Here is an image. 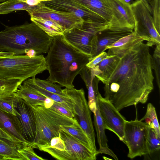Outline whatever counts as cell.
Wrapping results in <instances>:
<instances>
[{"instance_id":"obj_1","label":"cell","mask_w":160,"mask_h":160,"mask_svg":"<svg viewBox=\"0 0 160 160\" xmlns=\"http://www.w3.org/2000/svg\"><path fill=\"white\" fill-rule=\"evenodd\" d=\"M145 37L134 33L123 43L109 48L107 55L119 60L105 84V98L120 111L139 103H145L154 88L152 56Z\"/></svg>"},{"instance_id":"obj_2","label":"cell","mask_w":160,"mask_h":160,"mask_svg":"<svg viewBox=\"0 0 160 160\" xmlns=\"http://www.w3.org/2000/svg\"><path fill=\"white\" fill-rule=\"evenodd\" d=\"M53 38L45 58L49 73L47 80L67 88H73L75 78L86 66L91 57L67 42L62 35Z\"/></svg>"},{"instance_id":"obj_3","label":"cell","mask_w":160,"mask_h":160,"mask_svg":"<svg viewBox=\"0 0 160 160\" xmlns=\"http://www.w3.org/2000/svg\"><path fill=\"white\" fill-rule=\"evenodd\" d=\"M53 39L32 22L5 26V29L0 31V52L20 55L33 50L37 55H41L47 53Z\"/></svg>"},{"instance_id":"obj_4","label":"cell","mask_w":160,"mask_h":160,"mask_svg":"<svg viewBox=\"0 0 160 160\" xmlns=\"http://www.w3.org/2000/svg\"><path fill=\"white\" fill-rule=\"evenodd\" d=\"M47 70L42 54L30 57L25 55H0V79H19L22 82Z\"/></svg>"},{"instance_id":"obj_5","label":"cell","mask_w":160,"mask_h":160,"mask_svg":"<svg viewBox=\"0 0 160 160\" xmlns=\"http://www.w3.org/2000/svg\"><path fill=\"white\" fill-rule=\"evenodd\" d=\"M32 107L36 126V136L32 143L33 148L49 146L52 138L59 137L61 126L70 125L74 121V119L69 118L51 108L42 106Z\"/></svg>"},{"instance_id":"obj_6","label":"cell","mask_w":160,"mask_h":160,"mask_svg":"<svg viewBox=\"0 0 160 160\" xmlns=\"http://www.w3.org/2000/svg\"><path fill=\"white\" fill-rule=\"evenodd\" d=\"M111 28L109 24L92 21H84L63 33L65 41L75 49L91 57L92 43L94 36L99 32Z\"/></svg>"},{"instance_id":"obj_7","label":"cell","mask_w":160,"mask_h":160,"mask_svg":"<svg viewBox=\"0 0 160 160\" xmlns=\"http://www.w3.org/2000/svg\"><path fill=\"white\" fill-rule=\"evenodd\" d=\"M62 91L71 100L73 107L74 118L78 121L87 135L92 151L98 154L91 110L86 99L84 90L82 88L78 90L73 88H65Z\"/></svg>"},{"instance_id":"obj_8","label":"cell","mask_w":160,"mask_h":160,"mask_svg":"<svg viewBox=\"0 0 160 160\" xmlns=\"http://www.w3.org/2000/svg\"><path fill=\"white\" fill-rule=\"evenodd\" d=\"M148 125L140 120L125 121L124 143L128 149V158L131 159L149 154L147 144Z\"/></svg>"},{"instance_id":"obj_9","label":"cell","mask_w":160,"mask_h":160,"mask_svg":"<svg viewBox=\"0 0 160 160\" xmlns=\"http://www.w3.org/2000/svg\"><path fill=\"white\" fill-rule=\"evenodd\" d=\"M134 17V30L139 35L147 37L146 43L149 47L160 44V33L154 25L150 12L141 1L136 0L130 5Z\"/></svg>"},{"instance_id":"obj_10","label":"cell","mask_w":160,"mask_h":160,"mask_svg":"<svg viewBox=\"0 0 160 160\" xmlns=\"http://www.w3.org/2000/svg\"><path fill=\"white\" fill-rule=\"evenodd\" d=\"M96 103L105 129L113 132L124 143L125 118L109 100L102 97L100 93L97 98Z\"/></svg>"},{"instance_id":"obj_11","label":"cell","mask_w":160,"mask_h":160,"mask_svg":"<svg viewBox=\"0 0 160 160\" xmlns=\"http://www.w3.org/2000/svg\"><path fill=\"white\" fill-rule=\"evenodd\" d=\"M30 17H40L52 20L60 25L64 33L71 30L84 21L74 14L55 10L46 6L42 2L28 12Z\"/></svg>"},{"instance_id":"obj_12","label":"cell","mask_w":160,"mask_h":160,"mask_svg":"<svg viewBox=\"0 0 160 160\" xmlns=\"http://www.w3.org/2000/svg\"><path fill=\"white\" fill-rule=\"evenodd\" d=\"M0 133L2 138L22 147L25 145L32 147V143L25 138L21 124L18 116L0 110Z\"/></svg>"},{"instance_id":"obj_13","label":"cell","mask_w":160,"mask_h":160,"mask_svg":"<svg viewBox=\"0 0 160 160\" xmlns=\"http://www.w3.org/2000/svg\"><path fill=\"white\" fill-rule=\"evenodd\" d=\"M42 2L50 8L57 10L72 13L82 18L85 21L90 20L108 23L97 14L72 0H51Z\"/></svg>"},{"instance_id":"obj_14","label":"cell","mask_w":160,"mask_h":160,"mask_svg":"<svg viewBox=\"0 0 160 160\" xmlns=\"http://www.w3.org/2000/svg\"><path fill=\"white\" fill-rule=\"evenodd\" d=\"M104 1L113 14L118 28L134 30L135 22L130 5L125 3L122 0Z\"/></svg>"},{"instance_id":"obj_15","label":"cell","mask_w":160,"mask_h":160,"mask_svg":"<svg viewBox=\"0 0 160 160\" xmlns=\"http://www.w3.org/2000/svg\"><path fill=\"white\" fill-rule=\"evenodd\" d=\"M17 109L25 139L31 143L36 134V126L32 107L18 97Z\"/></svg>"},{"instance_id":"obj_16","label":"cell","mask_w":160,"mask_h":160,"mask_svg":"<svg viewBox=\"0 0 160 160\" xmlns=\"http://www.w3.org/2000/svg\"><path fill=\"white\" fill-rule=\"evenodd\" d=\"M133 31L128 28H108L99 32L96 35L95 48L90 59L104 51L107 47L130 34Z\"/></svg>"},{"instance_id":"obj_17","label":"cell","mask_w":160,"mask_h":160,"mask_svg":"<svg viewBox=\"0 0 160 160\" xmlns=\"http://www.w3.org/2000/svg\"><path fill=\"white\" fill-rule=\"evenodd\" d=\"M59 137L64 141L66 149L73 160H95L97 153L89 150L72 135L60 129Z\"/></svg>"},{"instance_id":"obj_18","label":"cell","mask_w":160,"mask_h":160,"mask_svg":"<svg viewBox=\"0 0 160 160\" xmlns=\"http://www.w3.org/2000/svg\"><path fill=\"white\" fill-rule=\"evenodd\" d=\"M79 74L88 90L89 107L91 111L94 114L96 109L97 98L100 93L98 86L100 81L94 75L91 68L86 66Z\"/></svg>"},{"instance_id":"obj_19","label":"cell","mask_w":160,"mask_h":160,"mask_svg":"<svg viewBox=\"0 0 160 160\" xmlns=\"http://www.w3.org/2000/svg\"><path fill=\"white\" fill-rule=\"evenodd\" d=\"M97 14L110 24L111 28H118L113 14L104 0H72Z\"/></svg>"},{"instance_id":"obj_20","label":"cell","mask_w":160,"mask_h":160,"mask_svg":"<svg viewBox=\"0 0 160 160\" xmlns=\"http://www.w3.org/2000/svg\"><path fill=\"white\" fill-rule=\"evenodd\" d=\"M119 60V57L117 55L112 54L108 56L95 67L91 68L95 76L105 84Z\"/></svg>"},{"instance_id":"obj_21","label":"cell","mask_w":160,"mask_h":160,"mask_svg":"<svg viewBox=\"0 0 160 160\" xmlns=\"http://www.w3.org/2000/svg\"><path fill=\"white\" fill-rule=\"evenodd\" d=\"M94 114V124L99 147V149L97 151L98 154H107L112 157L114 159L118 160L117 156L108 147V139L105 133V129L97 103L95 112Z\"/></svg>"},{"instance_id":"obj_22","label":"cell","mask_w":160,"mask_h":160,"mask_svg":"<svg viewBox=\"0 0 160 160\" xmlns=\"http://www.w3.org/2000/svg\"><path fill=\"white\" fill-rule=\"evenodd\" d=\"M41 151L46 152L59 160H73L66 149L64 141L59 137H55L51 140L50 145L39 148Z\"/></svg>"},{"instance_id":"obj_23","label":"cell","mask_w":160,"mask_h":160,"mask_svg":"<svg viewBox=\"0 0 160 160\" xmlns=\"http://www.w3.org/2000/svg\"><path fill=\"white\" fill-rule=\"evenodd\" d=\"M23 85L32 89L46 97L49 98L54 101L61 104L71 111L73 113V109L71 99L68 97H63L48 91L38 86L35 84L33 77L23 82Z\"/></svg>"},{"instance_id":"obj_24","label":"cell","mask_w":160,"mask_h":160,"mask_svg":"<svg viewBox=\"0 0 160 160\" xmlns=\"http://www.w3.org/2000/svg\"><path fill=\"white\" fill-rule=\"evenodd\" d=\"M15 93L17 96L32 106H44L46 97L23 84L19 85Z\"/></svg>"},{"instance_id":"obj_25","label":"cell","mask_w":160,"mask_h":160,"mask_svg":"<svg viewBox=\"0 0 160 160\" xmlns=\"http://www.w3.org/2000/svg\"><path fill=\"white\" fill-rule=\"evenodd\" d=\"M22 147L0 138V158L1 160H25L18 150Z\"/></svg>"},{"instance_id":"obj_26","label":"cell","mask_w":160,"mask_h":160,"mask_svg":"<svg viewBox=\"0 0 160 160\" xmlns=\"http://www.w3.org/2000/svg\"><path fill=\"white\" fill-rule=\"evenodd\" d=\"M30 20L47 34L52 37L63 35L64 33L62 26L52 20L32 17H30Z\"/></svg>"},{"instance_id":"obj_27","label":"cell","mask_w":160,"mask_h":160,"mask_svg":"<svg viewBox=\"0 0 160 160\" xmlns=\"http://www.w3.org/2000/svg\"><path fill=\"white\" fill-rule=\"evenodd\" d=\"M74 119V121L72 124L61 126V129L76 138L83 145L92 151L89 140L87 135L78 121L75 118Z\"/></svg>"},{"instance_id":"obj_28","label":"cell","mask_w":160,"mask_h":160,"mask_svg":"<svg viewBox=\"0 0 160 160\" xmlns=\"http://www.w3.org/2000/svg\"><path fill=\"white\" fill-rule=\"evenodd\" d=\"M18 97L15 92L0 95V110L16 116L19 114L17 108Z\"/></svg>"},{"instance_id":"obj_29","label":"cell","mask_w":160,"mask_h":160,"mask_svg":"<svg viewBox=\"0 0 160 160\" xmlns=\"http://www.w3.org/2000/svg\"><path fill=\"white\" fill-rule=\"evenodd\" d=\"M35 6H30L18 0H9L2 2L0 5V14H8L19 10H25L28 12L33 9Z\"/></svg>"},{"instance_id":"obj_30","label":"cell","mask_w":160,"mask_h":160,"mask_svg":"<svg viewBox=\"0 0 160 160\" xmlns=\"http://www.w3.org/2000/svg\"><path fill=\"white\" fill-rule=\"evenodd\" d=\"M145 121L150 127L152 128L157 134L160 137V128L155 108L151 103L148 104L146 114L140 120Z\"/></svg>"},{"instance_id":"obj_31","label":"cell","mask_w":160,"mask_h":160,"mask_svg":"<svg viewBox=\"0 0 160 160\" xmlns=\"http://www.w3.org/2000/svg\"><path fill=\"white\" fill-rule=\"evenodd\" d=\"M33 80L36 84L39 87L52 93L59 95L61 96L68 97L64 93L60 85L55 84V83L46 80H42L36 78L35 76L33 77Z\"/></svg>"},{"instance_id":"obj_32","label":"cell","mask_w":160,"mask_h":160,"mask_svg":"<svg viewBox=\"0 0 160 160\" xmlns=\"http://www.w3.org/2000/svg\"><path fill=\"white\" fill-rule=\"evenodd\" d=\"M147 144L149 154L157 151L160 148V137L154 130L148 125L147 135Z\"/></svg>"},{"instance_id":"obj_33","label":"cell","mask_w":160,"mask_h":160,"mask_svg":"<svg viewBox=\"0 0 160 160\" xmlns=\"http://www.w3.org/2000/svg\"><path fill=\"white\" fill-rule=\"evenodd\" d=\"M22 82L19 79H0V95L15 92Z\"/></svg>"},{"instance_id":"obj_34","label":"cell","mask_w":160,"mask_h":160,"mask_svg":"<svg viewBox=\"0 0 160 160\" xmlns=\"http://www.w3.org/2000/svg\"><path fill=\"white\" fill-rule=\"evenodd\" d=\"M156 46L154 54L152 56V66L153 69L155 72L158 85L160 90V44Z\"/></svg>"},{"instance_id":"obj_35","label":"cell","mask_w":160,"mask_h":160,"mask_svg":"<svg viewBox=\"0 0 160 160\" xmlns=\"http://www.w3.org/2000/svg\"><path fill=\"white\" fill-rule=\"evenodd\" d=\"M149 5L154 25L158 31L160 33V0H153Z\"/></svg>"},{"instance_id":"obj_36","label":"cell","mask_w":160,"mask_h":160,"mask_svg":"<svg viewBox=\"0 0 160 160\" xmlns=\"http://www.w3.org/2000/svg\"><path fill=\"white\" fill-rule=\"evenodd\" d=\"M19 152L24 158L25 160H47L37 155L31 146L25 145L18 150Z\"/></svg>"},{"instance_id":"obj_37","label":"cell","mask_w":160,"mask_h":160,"mask_svg":"<svg viewBox=\"0 0 160 160\" xmlns=\"http://www.w3.org/2000/svg\"><path fill=\"white\" fill-rule=\"evenodd\" d=\"M50 108L54 110L69 118L74 119L73 113L58 102L54 101L53 105Z\"/></svg>"},{"instance_id":"obj_38","label":"cell","mask_w":160,"mask_h":160,"mask_svg":"<svg viewBox=\"0 0 160 160\" xmlns=\"http://www.w3.org/2000/svg\"><path fill=\"white\" fill-rule=\"evenodd\" d=\"M108 56L106 52L105 51L102 52L94 58L90 59L86 66L89 68H92Z\"/></svg>"},{"instance_id":"obj_39","label":"cell","mask_w":160,"mask_h":160,"mask_svg":"<svg viewBox=\"0 0 160 160\" xmlns=\"http://www.w3.org/2000/svg\"><path fill=\"white\" fill-rule=\"evenodd\" d=\"M20 2L26 3L31 6H35L41 2L44 1L51 0H18Z\"/></svg>"},{"instance_id":"obj_40","label":"cell","mask_w":160,"mask_h":160,"mask_svg":"<svg viewBox=\"0 0 160 160\" xmlns=\"http://www.w3.org/2000/svg\"><path fill=\"white\" fill-rule=\"evenodd\" d=\"M54 101L51 99L46 97L44 103V107L47 108H50L54 103Z\"/></svg>"},{"instance_id":"obj_41","label":"cell","mask_w":160,"mask_h":160,"mask_svg":"<svg viewBox=\"0 0 160 160\" xmlns=\"http://www.w3.org/2000/svg\"><path fill=\"white\" fill-rule=\"evenodd\" d=\"M141 1L147 7L150 12L151 14H152V10L149 4L146 0H138Z\"/></svg>"},{"instance_id":"obj_42","label":"cell","mask_w":160,"mask_h":160,"mask_svg":"<svg viewBox=\"0 0 160 160\" xmlns=\"http://www.w3.org/2000/svg\"><path fill=\"white\" fill-rule=\"evenodd\" d=\"M125 3L131 5L134 2L133 0H122Z\"/></svg>"},{"instance_id":"obj_43","label":"cell","mask_w":160,"mask_h":160,"mask_svg":"<svg viewBox=\"0 0 160 160\" xmlns=\"http://www.w3.org/2000/svg\"><path fill=\"white\" fill-rule=\"evenodd\" d=\"M147 2H148V3L150 4L152 2V1L153 0H146Z\"/></svg>"},{"instance_id":"obj_44","label":"cell","mask_w":160,"mask_h":160,"mask_svg":"<svg viewBox=\"0 0 160 160\" xmlns=\"http://www.w3.org/2000/svg\"><path fill=\"white\" fill-rule=\"evenodd\" d=\"M9 0H0V2H4L9 1Z\"/></svg>"},{"instance_id":"obj_45","label":"cell","mask_w":160,"mask_h":160,"mask_svg":"<svg viewBox=\"0 0 160 160\" xmlns=\"http://www.w3.org/2000/svg\"><path fill=\"white\" fill-rule=\"evenodd\" d=\"M103 158L105 160L111 159H110V158H106V157H103Z\"/></svg>"},{"instance_id":"obj_46","label":"cell","mask_w":160,"mask_h":160,"mask_svg":"<svg viewBox=\"0 0 160 160\" xmlns=\"http://www.w3.org/2000/svg\"><path fill=\"white\" fill-rule=\"evenodd\" d=\"M0 138H2V135L0 133Z\"/></svg>"},{"instance_id":"obj_47","label":"cell","mask_w":160,"mask_h":160,"mask_svg":"<svg viewBox=\"0 0 160 160\" xmlns=\"http://www.w3.org/2000/svg\"><path fill=\"white\" fill-rule=\"evenodd\" d=\"M2 2L0 3V5L1 4Z\"/></svg>"},{"instance_id":"obj_48","label":"cell","mask_w":160,"mask_h":160,"mask_svg":"<svg viewBox=\"0 0 160 160\" xmlns=\"http://www.w3.org/2000/svg\"><path fill=\"white\" fill-rule=\"evenodd\" d=\"M0 160H1V158H0Z\"/></svg>"}]
</instances>
